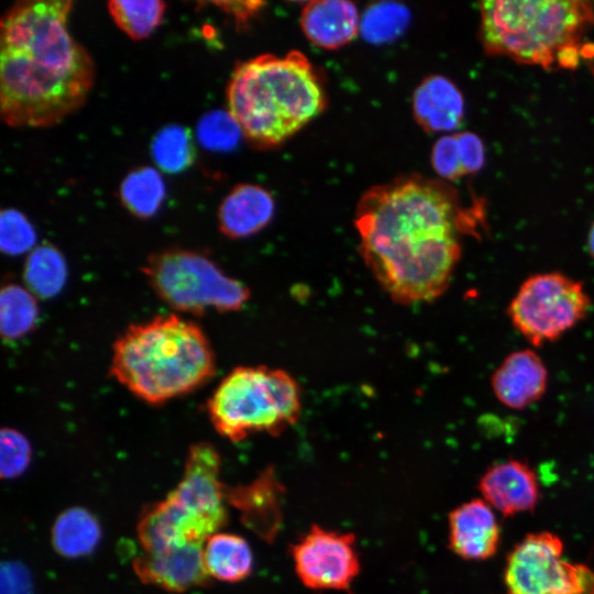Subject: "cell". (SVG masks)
Wrapping results in <instances>:
<instances>
[{
  "label": "cell",
  "mask_w": 594,
  "mask_h": 594,
  "mask_svg": "<svg viewBox=\"0 0 594 594\" xmlns=\"http://www.w3.org/2000/svg\"><path fill=\"white\" fill-rule=\"evenodd\" d=\"M166 4L160 0H112L108 10L114 23L132 40L147 37L162 22Z\"/></svg>",
  "instance_id": "obj_24"
},
{
  "label": "cell",
  "mask_w": 594,
  "mask_h": 594,
  "mask_svg": "<svg viewBox=\"0 0 594 594\" xmlns=\"http://www.w3.org/2000/svg\"><path fill=\"white\" fill-rule=\"evenodd\" d=\"M479 487L490 506L508 516L531 510L539 497L536 474L529 465L518 460L488 469Z\"/></svg>",
  "instance_id": "obj_14"
},
{
  "label": "cell",
  "mask_w": 594,
  "mask_h": 594,
  "mask_svg": "<svg viewBox=\"0 0 594 594\" xmlns=\"http://www.w3.org/2000/svg\"><path fill=\"white\" fill-rule=\"evenodd\" d=\"M101 527L98 519L87 509L72 507L62 512L52 527V544L66 558L90 554L99 544Z\"/></svg>",
  "instance_id": "obj_19"
},
{
  "label": "cell",
  "mask_w": 594,
  "mask_h": 594,
  "mask_svg": "<svg viewBox=\"0 0 594 594\" xmlns=\"http://www.w3.org/2000/svg\"><path fill=\"white\" fill-rule=\"evenodd\" d=\"M590 305L582 283L551 272L527 278L513 298L508 314L518 332L540 346L579 323Z\"/></svg>",
  "instance_id": "obj_9"
},
{
  "label": "cell",
  "mask_w": 594,
  "mask_h": 594,
  "mask_svg": "<svg viewBox=\"0 0 594 594\" xmlns=\"http://www.w3.org/2000/svg\"><path fill=\"white\" fill-rule=\"evenodd\" d=\"M36 234L26 217L14 209H3L0 217V244L4 253L18 255L29 251Z\"/></svg>",
  "instance_id": "obj_27"
},
{
  "label": "cell",
  "mask_w": 594,
  "mask_h": 594,
  "mask_svg": "<svg viewBox=\"0 0 594 594\" xmlns=\"http://www.w3.org/2000/svg\"><path fill=\"white\" fill-rule=\"evenodd\" d=\"M358 8L345 0H317L305 4L300 26L316 46L337 50L350 43L360 31Z\"/></svg>",
  "instance_id": "obj_15"
},
{
  "label": "cell",
  "mask_w": 594,
  "mask_h": 594,
  "mask_svg": "<svg viewBox=\"0 0 594 594\" xmlns=\"http://www.w3.org/2000/svg\"><path fill=\"white\" fill-rule=\"evenodd\" d=\"M119 196L129 212L136 218L147 219L161 208L166 188L157 169L142 166L125 175L120 185Z\"/></svg>",
  "instance_id": "obj_20"
},
{
  "label": "cell",
  "mask_w": 594,
  "mask_h": 594,
  "mask_svg": "<svg viewBox=\"0 0 594 594\" xmlns=\"http://www.w3.org/2000/svg\"><path fill=\"white\" fill-rule=\"evenodd\" d=\"M2 594H32L31 579L19 563H7L1 570Z\"/></svg>",
  "instance_id": "obj_31"
},
{
  "label": "cell",
  "mask_w": 594,
  "mask_h": 594,
  "mask_svg": "<svg viewBox=\"0 0 594 594\" xmlns=\"http://www.w3.org/2000/svg\"><path fill=\"white\" fill-rule=\"evenodd\" d=\"M206 407L215 429L230 441L258 432L275 435L298 420L300 388L284 370L239 366L221 381Z\"/></svg>",
  "instance_id": "obj_7"
},
{
  "label": "cell",
  "mask_w": 594,
  "mask_h": 594,
  "mask_svg": "<svg viewBox=\"0 0 594 594\" xmlns=\"http://www.w3.org/2000/svg\"><path fill=\"white\" fill-rule=\"evenodd\" d=\"M213 4L232 16L238 28H245L265 6L262 1H220Z\"/></svg>",
  "instance_id": "obj_32"
},
{
  "label": "cell",
  "mask_w": 594,
  "mask_h": 594,
  "mask_svg": "<svg viewBox=\"0 0 594 594\" xmlns=\"http://www.w3.org/2000/svg\"><path fill=\"white\" fill-rule=\"evenodd\" d=\"M228 111L254 144L283 143L326 107L321 80L298 51L240 63L227 88Z\"/></svg>",
  "instance_id": "obj_5"
},
{
  "label": "cell",
  "mask_w": 594,
  "mask_h": 594,
  "mask_svg": "<svg viewBox=\"0 0 594 594\" xmlns=\"http://www.w3.org/2000/svg\"><path fill=\"white\" fill-rule=\"evenodd\" d=\"M38 318L34 294L20 285L9 283L1 289L0 324L2 337L16 340L31 332Z\"/></svg>",
  "instance_id": "obj_22"
},
{
  "label": "cell",
  "mask_w": 594,
  "mask_h": 594,
  "mask_svg": "<svg viewBox=\"0 0 594 594\" xmlns=\"http://www.w3.org/2000/svg\"><path fill=\"white\" fill-rule=\"evenodd\" d=\"M414 117L428 132L457 130L464 113L463 97L458 87L440 75L426 77L414 91Z\"/></svg>",
  "instance_id": "obj_17"
},
{
  "label": "cell",
  "mask_w": 594,
  "mask_h": 594,
  "mask_svg": "<svg viewBox=\"0 0 594 594\" xmlns=\"http://www.w3.org/2000/svg\"><path fill=\"white\" fill-rule=\"evenodd\" d=\"M548 371L540 356L529 349L508 354L492 376L496 398L506 407L522 409L546 392Z\"/></svg>",
  "instance_id": "obj_12"
},
{
  "label": "cell",
  "mask_w": 594,
  "mask_h": 594,
  "mask_svg": "<svg viewBox=\"0 0 594 594\" xmlns=\"http://www.w3.org/2000/svg\"><path fill=\"white\" fill-rule=\"evenodd\" d=\"M274 210V199L266 189L254 184L237 185L219 206L220 231L231 239L253 235L270 223Z\"/></svg>",
  "instance_id": "obj_16"
},
{
  "label": "cell",
  "mask_w": 594,
  "mask_h": 594,
  "mask_svg": "<svg viewBox=\"0 0 594 594\" xmlns=\"http://www.w3.org/2000/svg\"><path fill=\"white\" fill-rule=\"evenodd\" d=\"M409 20L410 13L403 4L374 3L364 11L361 18V35L373 44L388 43L404 33Z\"/></svg>",
  "instance_id": "obj_25"
},
{
  "label": "cell",
  "mask_w": 594,
  "mask_h": 594,
  "mask_svg": "<svg viewBox=\"0 0 594 594\" xmlns=\"http://www.w3.org/2000/svg\"><path fill=\"white\" fill-rule=\"evenodd\" d=\"M480 11L487 52L543 66L573 47L594 18L591 4L583 1H484Z\"/></svg>",
  "instance_id": "obj_6"
},
{
  "label": "cell",
  "mask_w": 594,
  "mask_h": 594,
  "mask_svg": "<svg viewBox=\"0 0 594 594\" xmlns=\"http://www.w3.org/2000/svg\"><path fill=\"white\" fill-rule=\"evenodd\" d=\"M242 130L229 111L215 110L204 117L197 125L199 143L207 150L228 151L234 147Z\"/></svg>",
  "instance_id": "obj_26"
},
{
  "label": "cell",
  "mask_w": 594,
  "mask_h": 594,
  "mask_svg": "<svg viewBox=\"0 0 594 594\" xmlns=\"http://www.w3.org/2000/svg\"><path fill=\"white\" fill-rule=\"evenodd\" d=\"M461 164L464 173H474L484 164V147L481 139L471 132L457 134Z\"/></svg>",
  "instance_id": "obj_30"
},
{
  "label": "cell",
  "mask_w": 594,
  "mask_h": 594,
  "mask_svg": "<svg viewBox=\"0 0 594 594\" xmlns=\"http://www.w3.org/2000/svg\"><path fill=\"white\" fill-rule=\"evenodd\" d=\"M72 6L68 0H26L2 16L0 110L8 125L52 127L88 97L95 66L68 31Z\"/></svg>",
  "instance_id": "obj_2"
},
{
  "label": "cell",
  "mask_w": 594,
  "mask_h": 594,
  "mask_svg": "<svg viewBox=\"0 0 594 594\" xmlns=\"http://www.w3.org/2000/svg\"><path fill=\"white\" fill-rule=\"evenodd\" d=\"M202 557L209 578L219 581L239 582L252 572V551L246 540L238 535H212L205 543Z\"/></svg>",
  "instance_id": "obj_18"
},
{
  "label": "cell",
  "mask_w": 594,
  "mask_h": 594,
  "mask_svg": "<svg viewBox=\"0 0 594 594\" xmlns=\"http://www.w3.org/2000/svg\"><path fill=\"white\" fill-rule=\"evenodd\" d=\"M509 594H594V573L563 559L562 541L549 532L527 536L508 557Z\"/></svg>",
  "instance_id": "obj_10"
},
{
  "label": "cell",
  "mask_w": 594,
  "mask_h": 594,
  "mask_svg": "<svg viewBox=\"0 0 594 594\" xmlns=\"http://www.w3.org/2000/svg\"><path fill=\"white\" fill-rule=\"evenodd\" d=\"M431 164L439 176L450 180L465 174L461 164L457 134L444 135L435 143Z\"/></svg>",
  "instance_id": "obj_29"
},
{
  "label": "cell",
  "mask_w": 594,
  "mask_h": 594,
  "mask_svg": "<svg viewBox=\"0 0 594 594\" xmlns=\"http://www.w3.org/2000/svg\"><path fill=\"white\" fill-rule=\"evenodd\" d=\"M220 465L212 444L195 443L177 486L142 513L136 527L141 554L132 563L141 582L170 592L208 583L204 547L228 519Z\"/></svg>",
  "instance_id": "obj_3"
},
{
  "label": "cell",
  "mask_w": 594,
  "mask_h": 594,
  "mask_svg": "<svg viewBox=\"0 0 594 594\" xmlns=\"http://www.w3.org/2000/svg\"><path fill=\"white\" fill-rule=\"evenodd\" d=\"M354 224L365 264L393 300L425 302L446 292L461 255V211L449 187L414 175L374 186Z\"/></svg>",
  "instance_id": "obj_1"
},
{
  "label": "cell",
  "mask_w": 594,
  "mask_h": 594,
  "mask_svg": "<svg viewBox=\"0 0 594 594\" xmlns=\"http://www.w3.org/2000/svg\"><path fill=\"white\" fill-rule=\"evenodd\" d=\"M296 574L311 590H348L360 572L354 536L314 526L292 548Z\"/></svg>",
  "instance_id": "obj_11"
},
{
  "label": "cell",
  "mask_w": 594,
  "mask_h": 594,
  "mask_svg": "<svg viewBox=\"0 0 594 594\" xmlns=\"http://www.w3.org/2000/svg\"><path fill=\"white\" fill-rule=\"evenodd\" d=\"M142 272L162 300L186 314L238 310L250 296L245 285L226 275L208 256L191 250L176 248L152 254Z\"/></svg>",
  "instance_id": "obj_8"
},
{
  "label": "cell",
  "mask_w": 594,
  "mask_h": 594,
  "mask_svg": "<svg viewBox=\"0 0 594 594\" xmlns=\"http://www.w3.org/2000/svg\"><path fill=\"white\" fill-rule=\"evenodd\" d=\"M498 541V525L485 501H470L450 514L449 542L458 556L468 560L487 559L496 552Z\"/></svg>",
  "instance_id": "obj_13"
},
{
  "label": "cell",
  "mask_w": 594,
  "mask_h": 594,
  "mask_svg": "<svg viewBox=\"0 0 594 594\" xmlns=\"http://www.w3.org/2000/svg\"><path fill=\"white\" fill-rule=\"evenodd\" d=\"M0 448L1 477L11 480L23 474L31 460L29 440L18 430L3 428Z\"/></svg>",
  "instance_id": "obj_28"
},
{
  "label": "cell",
  "mask_w": 594,
  "mask_h": 594,
  "mask_svg": "<svg viewBox=\"0 0 594 594\" xmlns=\"http://www.w3.org/2000/svg\"><path fill=\"white\" fill-rule=\"evenodd\" d=\"M590 254L594 257V223L592 224L587 239Z\"/></svg>",
  "instance_id": "obj_33"
},
{
  "label": "cell",
  "mask_w": 594,
  "mask_h": 594,
  "mask_svg": "<svg viewBox=\"0 0 594 594\" xmlns=\"http://www.w3.org/2000/svg\"><path fill=\"white\" fill-rule=\"evenodd\" d=\"M151 154L157 167L165 173L185 170L196 156L190 131L179 124L164 127L152 140Z\"/></svg>",
  "instance_id": "obj_23"
},
{
  "label": "cell",
  "mask_w": 594,
  "mask_h": 594,
  "mask_svg": "<svg viewBox=\"0 0 594 594\" xmlns=\"http://www.w3.org/2000/svg\"><path fill=\"white\" fill-rule=\"evenodd\" d=\"M215 373L207 336L198 324L176 315L131 324L113 344L110 374L151 405L191 393Z\"/></svg>",
  "instance_id": "obj_4"
},
{
  "label": "cell",
  "mask_w": 594,
  "mask_h": 594,
  "mask_svg": "<svg viewBox=\"0 0 594 594\" xmlns=\"http://www.w3.org/2000/svg\"><path fill=\"white\" fill-rule=\"evenodd\" d=\"M23 276L29 290L42 298L55 296L64 286L67 267L62 253L51 244H41L26 257Z\"/></svg>",
  "instance_id": "obj_21"
}]
</instances>
